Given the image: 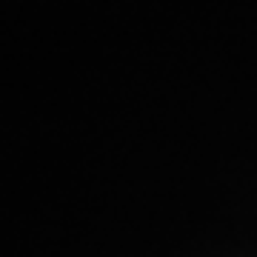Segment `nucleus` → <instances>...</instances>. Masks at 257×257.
I'll return each instance as SVG.
<instances>
[]
</instances>
